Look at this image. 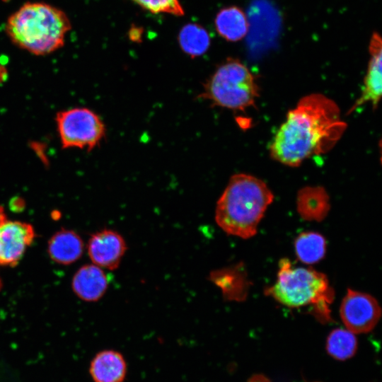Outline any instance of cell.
Masks as SVG:
<instances>
[{
    "mask_svg": "<svg viewBox=\"0 0 382 382\" xmlns=\"http://www.w3.org/2000/svg\"><path fill=\"white\" fill-rule=\"evenodd\" d=\"M108 286V280L101 267L95 264L85 265L75 273L72 289L81 299L93 302L100 299Z\"/></svg>",
    "mask_w": 382,
    "mask_h": 382,
    "instance_id": "11",
    "label": "cell"
},
{
    "mask_svg": "<svg viewBox=\"0 0 382 382\" xmlns=\"http://www.w3.org/2000/svg\"><path fill=\"white\" fill-rule=\"evenodd\" d=\"M297 211L306 221H323L330 209L329 196L320 186L305 187L297 194Z\"/></svg>",
    "mask_w": 382,
    "mask_h": 382,
    "instance_id": "13",
    "label": "cell"
},
{
    "mask_svg": "<svg viewBox=\"0 0 382 382\" xmlns=\"http://www.w3.org/2000/svg\"><path fill=\"white\" fill-rule=\"evenodd\" d=\"M6 75V74H5L4 72V69L2 67H0V81H2V79H4V76Z\"/></svg>",
    "mask_w": 382,
    "mask_h": 382,
    "instance_id": "21",
    "label": "cell"
},
{
    "mask_svg": "<svg viewBox=\"0 0 382 382\" xmlns=\"http://www.w3.org/2000/svg\"><path fill=\"white\" fill-rule=\"evenodd\" d=\"M89 371L94 382H122L127 374V363L120 352L103 350L91 361Z\"/></svg>",
    "mask_w": 382,
    "mask_h": 382,
    "instance_id": "12",
    "label": "cell"
},
{
    "mask_svg": "<svg viewBox=\"0 0 382 382\" xmlns=\"http://www.w3.org/2000/svg\"><path fill=\"white\" fill-rule=\"evenodd\" d=\"M83 243L74 231L62 229L55 233L48 242V253L51 259L62 265H69L82 255Z\"/></svg>",
    "mask_w": 382,
    "mask_h": 382,
    "instance_id": "14",
    "label": "cell"
},
{
    "mask_svg": "<svg viewBox=\"0 0 382 382\" xmlns=\"http://www.w3.org/2000/svg\"><path fill=\"white\" fill-rule=\"evenodd\" d=\"M71 22L61 9L44 2H27L8 18L5 30L19 48L46 55L61 48Z\"/></svg>",
    "mask_w": 382,
    "mask_h": 382,
    "instance_id": "3",
    "label": "cell"
},
{
    "mask_svg": "<svg viewBox=\"0 0 382 382\" xmlns=\"http://www.w3.org/2000/svg\"><path fill=\"white\" fill-rule=\"evenodd\" d=\"M178 42L185 53L196 57L208 50L211 40L204 28L197 23H187L179 32Z\"/></svg>",
    "mask_w": 382,
    "mask_h": 382,
    "instance_id": "17",
    "label": "cell"
},
{
    "mask_svg": "<svg viewBox=\"0 0 382 382\" xmlns=\"http://www.w3.org/2000/svg\"><path fill=\"white\" fill-rule=\"evenodd\" d=\"M265 294L290 308L311 304L319 320H330L328 306L333 300V290L326 275L311 267H295L289 259H281L277 280L265 289Z\"/></svg>",
    "mask_w": 382,
    "mask_h": 382,
    "instance_id": "4",
    "label": "cell"
},
{
    "mask_svg": "<svg viewBox=\"0 0 382 382\" xmlns=\"http://www.w3.org/2000/svg\"><path fill=\"white\" fill-rule=\"evenodd\" d=\"M126 250L124 238L112 229L93 233L88 243V253L93 264L110 270L119 267Z\"/></svg>",
    "mask_w": 382,
    "mask_h": 382,
    "instance_id": "9",
    "label": "cell"
},
{
    "mask_svg": "<svg viewBox=\"0 0 382 382\" xmlns=\"http://www.w3.org/2000/svg\"><path fill=\"white\" fill-rule=\"evenodd\" d=\"M1 281L0 279V289H1Z\"/></svg>",
    "mask_w": 382,
    "mask_h": 382,
    "instance_id": "22",
    "label": "cell"
},
{
    "mask_svg": "<svg viewBox=\"0 0 382 382\" xmlns=\"http://www.w3.org/2000/svg\"><path fill=\"white\" fill-rule=\"evenodd\" d=\"M357 350V340L347 329L337 328L330 332L326 341V351L330 356L340 361L352 357Z\"/></svg>",
    "mask_w": 382,
    "mask_h": 382,
    "instance_id": "18",
    "label": "cell"
},
{
    "mask_svg": "<svg viewBox=\"0 0 382 382\" xmlns=\"http://www.w3.org/2000/svg\"><path fill=\"white\" fill-rule=\"evenodd\" d=\"M218 33L225 40L236 42L242 40L248 31V21L242 9L237 6L222 8L215 18Z\"/></svg>",
    "mask_w": 382,
    "mask_h": 382,
    "instance_id": "15",
    "label": "cell"
},
{
    "mask_svg": "<svg viewBox=\"0 0 382 382\" xmlns=\"http://www.w3.org/2000/svg\"><path fill=\"white\" fill-rule=\"evenodd\" d=\"M381 52V38L378 33H374L369 44L371 57L364 79V89L350 112L367 103H371L374 108H377L382 90Z\"/></svg>",
    "mask_w": 382,
    "mask_h": 382,
    "instance_id": "10",
    "label": "cell"
},
{
    "mask_svg": "<svg viewBox=\"0 0 382 382\" xmlns=\"http://www.w3.org/2000/svg\"><path fill=\"white\" fill-rule=\"evenodd\" d=\"M296 256L302 262L308 265L321 260L326 251V241L317 232H303L294 241Z\"/></svg>",
    "mask_w": 382,
    "mask_h": 382,
    "instance_id": "16",
    "label": "cell"
},
{
    "mask_svg": "<svg viewBox=\"0 0 382 382\" xmlns=\"http://www.w3.org/2000/svg\"><path fill=\"white\" fill-rule=\"evenodd\" d=\"M247 382H271V381L264 374H256L248 378Z\"/></svg>",
    "mask_w": 382,
    "mask_h": 382,
    "instance_id": "20",
    "label": "cell"
},
{
    "mask_svg": "<svg viewBox=\"0 0 382 382\" xmlns=\"http://www.w3.org/2000/svg\"><path fill=\"white\" fill-rule=\"evenodd\" d=\"M340 313L348 330L357 334L366 333L376 325L381 316V308L372 296L348 289Z\"/></svg>",
    "mask_w": 382,
    "mask_h": 382,
    "instance_id": "7",
    "label": "cell"
},
{
    "mask_svg": "<svg viewBox=\"0 0 382 382\" xmlns=\"http://www.w3.org/2000/svg\"><path fill=\"white\" fill-rule=\"evenodd\" d=\"M143 8L154 13H166L183 16V8L179 0H132Z\"/></svg>",
    "mask_w": 382,
    "mask_h": 382,
    "instance_id": "19",
    "label": "cell"
},
{
    "mask_svg": "<svg viewBox=\"0 0 382 382\" xmlns=\"http://www.w3.org/2000/svg\"><path fill=\"white\" fill-rule=\"evenodd\" d=\"M273 199L261 180L247 174L234 175L216 203L215 221L228 235L251 238Z\"/></svg>",
    "mask_w": 382,
    "mask_h": 382,
    "instance_id": "2",
    "label": "cell"
},
{
    "mask_svg": "<svg viewBox=\"0 0 382 382\" xmlns=\"http://www.w3.org/2000/svg\"><path fill=\"white\" fill-rule=\"evenodd\" d=\"M64 149L79 148L91 151L105 136L104 123L96 112L86 108L59 112L55 118Z\"/></svg>",
    "mask_w": 382,
    "mask_h": 382,
    "instance_id": "6",
    "label": "cell"
},
{
    "mask_svg": "<svg viewBox=\"0 0 382 382\" xmlns=\"http://www.w3.org/2000/svg\"><path fill=\"white\" fill-rule=\"evenodd\" d=\"M346 127L334 101L319 93L306 96L288 112L270 144V155L282 164L298 166L311 156L329 151Z\"/></svg>",
    "mask_w": 382,
    "mask_h": 382,
    "instance_id": "1",
    "label": "cell"
},
{
    "mask_svg": "<svg viewBox=\"0 0 382 382\" xmlns=\"http://www.w3.org/2000/svg\"><path fill=\"white\" fill-rule=\"evenodd\" d=\"M257 96V85L248 68L229 58L209 79L200 97L214 105L243 111L254 105Z\"/></svg>",
    "mask_w": 382,
    "mask_h": 382,
    "instance_id": "5",
    "label": "cell"
},
{
    "mask_svg": "<svg viewBox=\"0 0 382 382\" xmlns=\"http://www.w3.org/2000/svg\"><path fill=\"white\" fill-rule=\"evenodd\" d=\"M35 236L32 225L7 218L0 207V266H15Z\"/></svg>",
    "mask_w": 382,
    "mask_h": 382,
    "instance_id": "8",
    "label": "cell"
}]
</instances>
